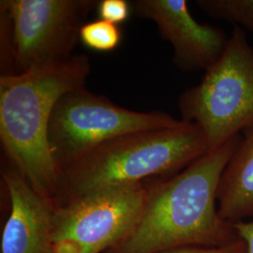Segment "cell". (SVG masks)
I'll list each match as a JSON object with an SVG mask.
<instances>
[{"label": "cell", "mask_w": 253, "mask_h": 253, "mask_svg": "<svg viewBox=\"0 0 253 253\" xmlns=\"http://www.w3.org/2000/svg\"><path fill=\"white\" fill-rule=\"evenodd\" d=\"M241 134L149 186L134 228L104 253H160L183 247H221L238 240L233 224L218 215L217 194Z\"/></svg>", "instance_id": "obj_1"}, {"label": "cell", "mask_w": 253, "mask_h": 253, "mask_svg": "<svg viewBox=\"0 0 253 253\" xmlns=\"http://www.w3.org/2000/svg\"><path fill=\"white\" fill-rule=\"evenodd\" d=\"M90 73L85 54L0 77V140L10 163L53 204L60 169L48 144V126L59 99L84 86Z\"/></svg>", "instance_id": "obj_2"}, {"label": "cell", "mask_w": 253, "mask_h": 253, "mask_svg": "<svg viewBox=\"0 0 253 253\" xmlns=\"http://www.w3.org/2000/svg\"><path fill=\"white\" fill-rule=\"evenodd\" d=\"M208 152L202 130L186 121L119 136L61 166L54 208L101 190L172 176Z\"/></svg>", "instance_id": "obj_3"}, {"label": "cell", "mask_w": 253, "mask_h": 253, "mask_svg": "<svg viewBox=\"0 0 253 253\" xmlns=\"http://www.w3.org/2000/svg\"><path fill=\"white\" fill-rule=\"evenodd\" d=\"M96 0H2V75H16L73 56Z\"/></svg>", "instance_id": "obj_4"}, {"label": "cell", "mask_w": 253, "mask_h": 253, "mask_svg": "<svg viewBox=\"0 0 253 253\" xmlns=\"http://www.w3.org/2000/svg\"><path fill=\"white\" fill-rule=\"evenodd\" d=\"M182 120L199 127L209 151L253 126V49L234 27L224 52L199 84L181 95Z\"/></svg>", "instance_id": "obj_5"}, {"label": "cell", "mask_w": 253, "mask_h": 253, "mask_svg": "<svg viewBox=\"0 0 253 253\" xmlns=\"http://www.w3.org/2000/svg\"><path fill=\"white\" fill-rule=\"evenodd\" d=\"M163 112L120 107L84 86L69 91L56 102L48 126V144L59 169L73 159L119 136L179 126Z\"/></svg>", "instance_id": "obj_6"}, {"label": "cell", "mask_w": 253, "mask_h": 253, "mask_svg": "<svg viewBox=\"0 0 253 253\" xmlns=\"http://www.w3.org/2000/svg\"><path fill=\"white\" fill-rule=\"evenodd\" d=\"M148 187L143 183L86 195L54 208L55 253H104L119 244L142 214Z\"/></svg>", "instance_id": "obj_7"}, {"label": "cell", "mask_w": 253, "mask_h": 253, "mask_svg": "<svg viewBox=\"0 0 253 253\" xmlns=\"http://www.w3.org/2000/svg\"><path fill=\"white\" fill-rule=\"evenodd\" d=\"M131 11L153 21L173 49V61L183 72L207 71L226 48L229 37L219 27L192 17L186 0H135Z\"/></svg>", "instance_id": "obj_8"}, {"label": "cell", "mask_w": 253, "mask_h": 253, "mask_svg": "<svg viewBox=\"0 0 253 253\" xmlns=\"http://www.w3.org/2000/svg\"><path fill=\"white\" fill-rule=\"evenodd\" d=\"M3 180L10 205L1 236V253H55L53 204L34 190L11 164Z\"/></svg>", "instance_id": "obj_9"}, {"label": "cell", "mask_w": 253, "mask_h": 253, "mask_svg": "<svg viewBox=\"0 0 253 253\" xmlns=\"http://www.w3.org/2000/svg\"><path fill=\"white\" fill-rule=\"evenodd\" d=\"M217 199L218 215L226 222L253 217V126L242 132L223 170Z\"/></svg>", "instance_id": "obj_10"}, {"label": "cell", "mask_w": 253, "mask_h": 253, "mask_svg": "<svg viewBox=\"0 0 253 253\" xmlns=\"http://www.w3.org/2000/svg\"><path fill=\"white\" fill-rule=\"evenodd\" d=\"M196 4L209 16L244 27L253 34V0H198Z\"/></svg>", "instance_id": "obj_11"}, {"label": "cell", "mask_w": 253, "mask_h": 253, "mask_svg": "<svg viewBox=\"0 0 253 253\" xmlns=\"http://www.w3.org/2000/svg\"><path fill=\"white\" fill-rule=\"evenodd\" d=\"M122 33L118 25L103 20L85 23L80 29V41L91 50L109 52L120 43Z\"/></svg>", "instance_id": "obj_12"}, {"label": "cell", "mask_w": 253, "mask_h": 253, "mask_svg": "<svg viewBox=\"0 0 253 253\" xmlns=\"http://www.w3.org/2000/svg\"><path fill=\"white\" fill-rule=\"evenodd\" d=\"M97 11L100 20L118 25L128 18L131 7L126 0H101Z\"/></svg>", "instance_id": "obj_13"}, {"label": "cell", "mask_w": 253, "mask_h": 253, "mask_svg": "<svg viewBox=\"0 0 253 253\" xmlns=\"http://www.w3.org/2000/svg\"><path fill=\"white\" fill-rule=\"evenodd\" d=\"M160 253H246V246L239 238L231 244L221 247H183Z\"/></svg>", "instance_id": "obj_14"}, {"label": "cell", "mask_w": 253, "mask_h": 253, "mask_svg": "<svg viewBox=\"0 0 253 253\" xmlns=\"http://www.w3.org/2000/svg\"><path fill=\"white\" fill-rule=\"evenodd\" d=\"M238 237L244 242L246 253H253V220L232 223Z\"/></svg>", "instance_id": "obj_15"}]
</instances>
